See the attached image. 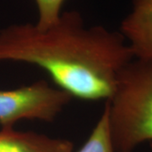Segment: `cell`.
<instances>
[{"mask_svg": "<svg viewBox=\"0 0 152 152\" xmlns=\"http://www.w3.org/2000/svg\"><path fill=\"white\" fill-rule=\"evenodd\" d=\"M134 58L119 31L87 26L75 10L62 12L58 22L46 30L26 23L0 31V62L37 66L57 87L85 101L107 102L119 71Z\"/></svg>", "mask_w": 152, "mask_h": 152, "instance_id": "1", "label": "cell"}, {"mask_svg": "<svg viewBox=\"0 0 152 152\" xmlns=\"http://www.w3.org/2000/svg\"><path fill=\"white\" fill-rule=\"evenodd\" d=\"M119 32L134 58L152 61V0H132V10L123 20Z\"/></svg>", "mask_w": 152, "mask_h": 152, "instance_id": "4", "label": "cell"}, {"mask_svg": "<svg viewBox=\"0 0 152 152\" xmlns=\"http://www.w3.org/2000/svg\"><path fill=\"white\" fill-rule=\"evenodd\" d=\"M150 146H151V151H152V142H151V144H150Z\"/></svg>", "mask_w": 152, "mask_h": 152, "instance_id": "8", "label": "cell"}, {"mask_svg": "<svg viewBox=\"0 0 152 152\" xmlns=\"http://www.w3.org/2000/svg\"><path fill=\"white\" fill-rule=\"evenodd\" d=\"M72 100L69 93L45 80L0 90V124L2 128H14L23 119L53 123Z\"/></svg>", "mask_w": 152, "mask_h": 152, "instance_id": "3", "label": "cell"}, {"mask_svg": "<svg viewBox=\"0 0 152 152\" xmlns=\"http://www.w3.org/2000/svg\"><path fill=\"white\" fill-rule=\"evenodd\" d=\"M74 143L34 131H18L14 128L0 130V152H72Z\"/></svg>", "mask_w": 152, "mask_h": 152, "instance_id": "5", "label": "cell"}, {"mask_svg": "<svg viewBox=\"0 0 152 152\" xmlns=\"http://www.w3.org/2000/svg\"><path fill=\"white\" fill-rule=\"evenodd\" d=\"M107 109L115 152L152 142V61L134 58L119 71Z\"/></svg>", "mask_w": 152, "mask_h": 152, "instance_id": "2", "label": "cell"}, {"mask_svg": "<svg viewBox=\"0 0 152 152\" xmlns=\"http://www.w3.org/2000/svg\"><path fill=\"white\" fill-rule=\"evenodd\" d=\"M66 0H35L38 10V20L35 24L41 30H46L56 24L62 14Z\"/></svg>", "mask_w": 152, "mask_h": 152, "instance_id": "7", "label": "cell"}, {"mask_svg": "<svg viewBox=\"0 0 152 152\" xmlns=\"http://www.w3.org/2000/svg\"><path fill=\"white\" fill-rule=\"evenodd\" d=\"M77 152H115L110 135L106 106L86 141Z\"/></svg>", "mask_w": 152, "mask_h": 152, "instance_id": "6", "label": "cell"}]
</instances>
